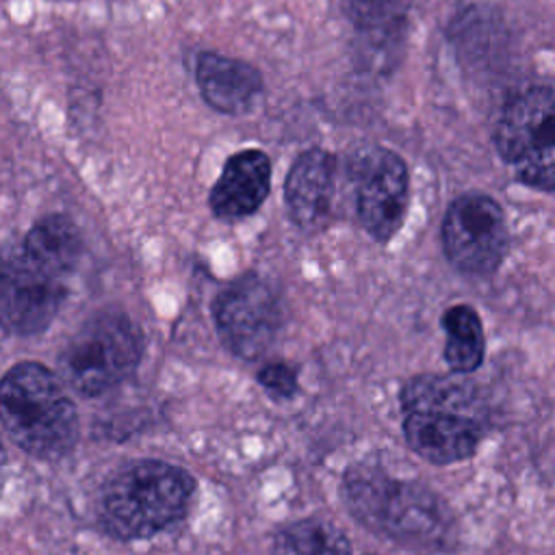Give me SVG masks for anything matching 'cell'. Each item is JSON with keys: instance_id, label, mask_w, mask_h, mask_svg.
<instances>
[{"instance_id": "2", "label": "cell", "mask_w": 555, "mask_h": 555, "mask_svg": "<svg viewBox=\"0 0 555 555\" xmlns=\"http://www.w3.org/2000/svg\"><path fill=\"white\" fill-rule=\"evenodd\" d=\"M195 479L184 468L145 460L119 470L102 492V527L121 540L152 535L184 516Z\"/></svg>"}, {"instance_id": "13", "label": "cell", "mask_w": 555, "mask_h": 555, "mask_svg": "<svg viewBox=\"0 0 555 555\" xmlns=\"http://www.w3.org/2000/svg\"><path fill=\"white\" fill-rule=\"evenodd\" d=\"M336 160L321 147L304 150L288 169L284 199L291 219L299 228H314L330 208Z\"/></svg>"}, {"instance_id": "14", "label": "cell", "mask_w": 555, "mask_h": 555, "mask_svg": "<svg viewBox=\"0 0 555 555\" xmlns=\"http://www.w3.org/2000/svg\"><path fill=\"white\" fill-rule=\"evenodd\" d=\"M20 251L33 267L61 280L76 267L82 238L69 217L48 215L28 230Z\"/></svg>"}, {"instance_id": "10", "label": "cell", "mask_w": 555, "mask_h": 555, "mask_svg": "<svg viewBox=\"0 0 555 555\" xmlns=\"http://www.w3.org/2000/svg\"><path fill=\"white\" fill-rule=\"evenodd\" d=\"M65 291L61 280L33 267L15 249L2 269V321L9 332L30 336L43 332L56 317Z\"/></svg>"}, {"instance_id": "7", "label": "cell", "mask_w": 555, "mask_h": 555, "mask_svg": "<svg viewBox=\"0 0 555 555\" xmlns=\"http://www.w3.org/2000/svg\"><path fill=\"white\" fill-rule=\"evenodd\" d=\"M447 258L464 273L494 271L507 249V225L501 206L481 193H466L451 202L442 221Z\"/></svg>"}, {"instance_id": "1", "label": "cell", "mask_w": 555, "mask_h": 555, "mask_svg": "<svg viewBox=\"0 0 555 555\" xmlns=\"http://www.w3.org/2000/svg\"><path fill=\"white\" fill-rule=\"evenodd\" d=\"M0 414L9 438L41 460L67 453L78 438L74 403L59 377L37 362H20L4 375Z\"/></svg>"}, {"instance_id": "12", "label": "cell", "mask_w": 555, "mask_h": 555, "mask_svg": "<svg viewBox=\"0 0 555 555\" xmlns=\"http://www.w3.org/2000/svg\"><path fill=\"white\" fill-rule=\"evenodd\" d=\"M271 189V160L262 150L234 152L210 189L208 204L219 219H241L260 208Z\"/></svg>"}, {"instance_id": "5", "label": "cell", "mask_w": 555, "mask_h": 555, "mask_svg": "<svg viewBox=\"0 0 555 555\" xmlns=\"http://www.w3.org/2000/svg\"><path fill=\"white\" fill-rule=\"evenodd\" d=\"M494 143L518 180L555 189V87L533 85L503 106Z\"/></svg>"}, {"instance_id": "11", "label": "cell", "mask_w": 555, "mask_h": 555, "mask_svg": "<svg viewBox=\"0 0 555 555\" xmlns=\"http://www.w3.org/2000/svg\"><path fill=\"white\" fill-rule=\"evenodd\" d=\"M195 82L202 100L223 115L254 111L264 93L262 76L254 65L212 50L197 56Z\"/></svg>"}, {"instance_id": "6", "label": "cell", "mask_w": 555, "mask_h": 555, "mask_svg": "<svg viewBox=\"0 0 555 555\" xmlns=\"http://www.w3.org/2000/svg\"><path fill=\"white\" fill-rule=\"evenodd\" d=\"M215 321L223 345L234 356L256 360L278 338L282 306L262 278L247 273L221 291L215 301Z\"/></svg>"}, {"instance_id": "4", "label": "cell", "mask_w": 555, "mask_h": 555, "mask_svg": "<svg viewBox=\"0 0 555 555\" xmlns=\"http://www.w3.org/2000/svg\"><path fill=\"white\" fill-rule=\"evenodd\" d=\"M141 330L121 312L102 310L89 317L59 356L65 384L80 395H100L124 382L139 364Z\"/></svg>"}, {"instance_id": "3", "label": "cell", "mask_w": 555, "mask_h": 555, "mask_svg": "<svg viewBox=\"0 0 555 555\" xmlns=\"http://www.w3.org/2000/svg\"><path fill=\"white\" fill-rule=\"evenodd\" d=\"M345 503L362 525L401 542H434L442 529V509L431 492L366 466L345 475Z\"/></svg>"}, {"instance_id": "15", "label": "cell", "mask_w": 555, "mask_h": 555, "mask_svg": "<svg viewBox=\"0 0 555 555\" xmlns=\"http://www.w3.org/2000/svg\"><path fill=\"white\" fill-rule=\"evenodd\" d=\"M271 555H351V546L334 522L306 518L284 527L273 538Z\"/></svg>"}, {"instance_id": "8", "label": "cell", "mask_w": 555, "mask_h": 555, "mask_svg": "<svg viewBox=\"0 0 555 555\" xmlns=\"http://www.w3.org/2000/svg\"><path fill=\"white\" fill-rule=\"evenodd\" d=\"M360 223L375 241H388L403 223L408 208L405 160L386 147L369 145L351 158Z\"/></svg>"}, {"instance_id": "17", "label": "cell", "mask_w": 555, "mask_h": 555, "mask_svg": "<svg viewBox=\"0 0 555 555\" xmlns=\"http://www.w3.org/2000/svg\"><path fill=\"white\" fill-rule=\"evenodd\" d=\"M258 382L273 397H280V399H286V397L295 395V390H297V375L286 364H267V366H262L260 373H258Z\"/></svg>"}, {"instance_id": "16", "label": "cell", "mask_w": 555, "mask_h": 555, "mask_svg": "<svg viewBox=\"0 0 555 555\" xmlns=\"http://www.w3.org/2000/svg\"><path fill=\"white\" fill-rule=\"evenodd\" d=\"M447 332L444 360L455 373H470L483 360V327L470 306H453L442 317Z\"/></svg>"}, {"instance_id": "9", "label": "cell", "mask_w": 555, "mask_h": 555, "mask_svg": "<svg viewBox=\"0 0 555 555\" xmlns=\"http://www.w3.org/2000/svg\"><path fill=\"white\" fill-rule=\"evenodd\" d=\"M486 429V405L412 410L403 421V434L410 447L434 464H451L470 457Z\"/></svg>"}]
</instances>
